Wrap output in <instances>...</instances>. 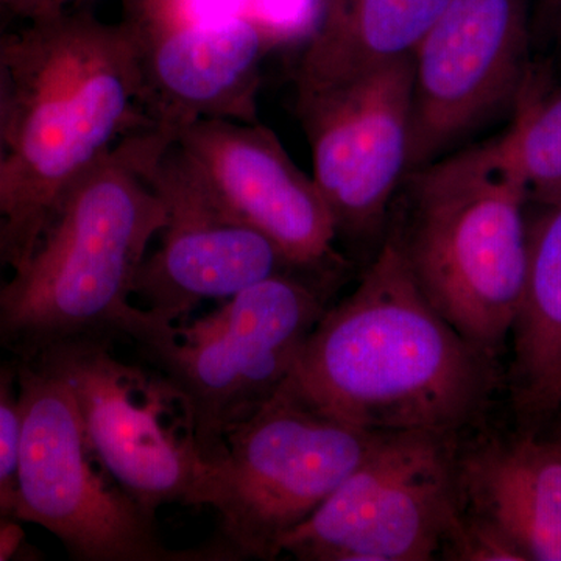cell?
I'll return each instance as SVG.
<instances>
[{"label":"cell","mask_w":561,"mask_h":561,"mask_svg":"<svg viewBox=\"0 0 561 561\" xmlns=\"http://www.w3.org/2000/svg\"><path fill=\"white\" fill-rule=\"evenodd\" d=\"M151 127L176 135L202 119L260 122L256 94L283 28L247 13L205 16L195 0H122Z\"/></svg>","instance_id":"obj_11"},{"label":"cell","mask_w":561,"mask_h":561,"mask_svg":"<svg viewBox=\"0 0 561 561\" xmlns=\"http://www.w3.org/2000/svg\"><path fill=\"white\" fill-rule=\"evenodd\" d=\"M552 79L551 70L534 62L505 131L529 203L538 206L561 198V83Z\"/></svg>","instance_id":"obj_18"},{"label":"cell","mask_w":561,"mask_h":561,"mask_svg":"<svg viewBox=\"0 0 561 561\" xmlns=\"http://www.w3.org/2000/svg\"><path fill=\"white\" fill-rule=\"evenodd\" d=\"M16 360L18 519L50 531L70 559L79 561L232 559L221 545L186 551L165 548L154 515L125 493L92 451L61 373L44 354Z\"/></svg>","instance_id":"obj_6"},{"label":"cell","mask_w":561,"mask_h":561,"mask_svg":"<svg viewBox=\"0 0 561 561\" xmlns=\"http://www.w3.org/2000/svg\"><path fill=\"white\" fill-rule=\"evenodd\" d=\"M531 68V0H449L413 51L409 172L515 113Z\"/></svg>","instance_id":"obj_10"},{"label":"cell","mask_w":561,"mask_h":561,"mask_svg":"<svg viewBox=\"0 0 561 561\" xmlns=\"http://www.w3.org/2000/svg\"><path fill=\"white\" fill-rule=\"evenodd\" d=\"M526 183L505 131L409 172L389 232L431 305L497 356L527 279ZM391 216V214H390Z\"/></svg>","instance_id":"obj_4"},{"label":"cell","mask_w":561,"mask_h":561,"mask_svg":"<svg viewBox=\"0 0 561 561\" xmlns=\"http://www.w3.org/2000/svg\"><path fill=\"white\" fill-rule=\"evenodd\" d=\"M381 435L323 415L283 382L228 427L224 456L210 465L220 545L232 559H276L284 535L328 500Z\"/></svg>","instance_id":"obj_7"},{"label":"cell","mask_w":561,"mask_h":561,"mask_svg":"<svg viewBox=\"0 0 561 561\" xmlns=\"http://www.w3.org/2000/svg\"><path fill=\"white\" fill-rule=\"evenodd\" d=\"M113 342L77 339L36 354L61 373L92 451L140 507L151 515L168 504L209 507L213 467L190 398L153 365L121 359Z\"/></svg>","instance_id":"obj_8"},{"label":"cell","mask_w":561,"mask_h":561,"mask_svg":"<svg viewBox=\"0 0 561 561\" xmlns=\"http://www.w3.org/2000/svg\"><path fill=\"white\" fill-rule=\"evenodd\" d=\"M7 16H10L9 0H0V25H5L3 21Z\"/></svg>","instance_id":"obj_27"},{"label":"cell","mask_w":561,"mask_h":561,"mask_svg":"<svg viewBox=\"0 0 561 561\" xmlns=\"http://www.w3.org/2000/svg\"><path fill=\"white\" fill-rule=\"evenodd\" d=\"M449 0H323L295 92L348 83L416 50Z\"/></svg>","instance_id":"obj_16"},{"label":"cell","mask_w":561,"mask_h":561,"mask_svg":"<svg viewBox=\"0 0 561 561\" xmlns=\"http://www.w3.org/2000/svg\"><path fill=\"white\" fill-rule=\"evenodd\" d=\"M171 140L140 128L66 187L0 295V351L24 359L77 339L125 337L139 309L136 273L165 224L149 165Z\"/></svg>","instance_id":"obj_2"},{"label":"cell","mask_w":561,"mask_h":561,"mask_svg":"<svg viewBox=\"0 0 561 561\" xmlns=\"http://www.w3.org/2000/svg\"><path fill=\"white\" fill-rule=\"evenodd\" d=\"M16 516H0V561L16 559L25 548L24 526Z\"/></svg>","instance_id":"obj_24"},{"label":"cell","mask_w":561,"mask_h":561,"mask_svg":"<svg viewBox=\"0 0 561 561\" xmlns=\"http://www.w3.org/2000/svg\"><path fill=\"white\" fill-rule=\"evenodd\" d=\"M527 225V279L515 334L516 408L537 420L561 371V198Z\"/></svg>","instance_id":"obj_17"},{"label":"cell","mask_w":561,"mask_h":561,"mask_svg":"<svg viewBox=\"0 0 561 561\" xmlns=\"http://www.w3.org/2000/svg\"><path fill=\"white\" fill-rule=\"evenodd\" d=\"M5 50L7 154L21 186L18 265L66 187L125 136L150 124L138 55L124 22L69 9L7 28Z\"/></svg>","instance_id":"obj_3"},{"label":"cell","mask_w":561,"mask_h":561,"mask_svg":"<svg viewBox=\"0 0 561 561\" xmlns=\"http://www.w3.org/2000/svg\"><path fill=\"white\" fill-rule=\"evenodd\" d=\"M21 210V186L9 154L0 151V224H9L16 241Z\"/></svg>","instance_id":"obj_21"},{"label":"cell","mask_w":561,"mask_h":561,"mask_svg":"<svg viewBox=\"0 0 561 561\" xmlns=\"http://www.w3.org/2000/svg\"><path fill=\"white\" fill-rule=\"evenodd\" d=\"M552 438H553V440L559 442L561 445V435H556V437H552Z\"/></svg>","instance_id":"obj_28"},{"label":"cell","mask_w":561,"mask_h":561,"mask_svg":"<svg viewBox=\"0 0 561 561\" xmlns=\"http://www.w3.org/2000/svg\"><path fill=\"white\" fill-rule=\"evenodd\" d=\"M546 419H559L561 426V371L557 376L556 382H553L552 389L549 391L548 398H546L545 404H542L537 416V420ZM556 435H561V431L557 432Z\"/></svg>","instance_id":"obj_26"},{"label":"cell","mask_w":561,"mask_h":561,"mask_svg":"<svg viewBox=\"0 0 561 561\" xmlns=\"http://www.w3.org/2000/svg\"><path fill=\"white\" fill-rule=\"evenodd\" d=\"M18 261V247L9 224H0V295Z\"/></svg>","instance_id":"obj_25"},{"label":"cell","mask_w":561,"mask_h":561,"mask_svg":"<svg viewBox=\"0 0 561 561\" xmlns=\"http://www.w3.org/2000/svg\"><path fill=\"white\" fill-rule=\"evenodd\" d=\"M460 513L453 437L389 432L284 535L279 553L301 561H427L445 548Z\"/></svg>","instance_id":"obj_9"},{"label":"cell","mask_w":561,"mask_h":561,"mask_svg":"<svg viewBox=\"0 0 561 561\" xmlns=\"http://www.w3.org/2000/svg\"><path fill=\"white\" fill-rule=\"evenodd\" d=\"M324 278L283 272L239 291L191 323L138 309L125 339L190 398L203 457L224 456L234 421L271 400L327 309Z\"/></svg>","instance_id":"obj_5"},{"label":"cell","mask_w":561,"mask_h":561,"mask_svg":"<svg viewBox=\"0 0 561 561\" xmlns=\"http://www.w3.org/2000/svg\"><path fill=\"white\" fill-rule=\"evenodd\" d=\"M534 61L549 70L561 62V0H531Z\"/></svg>","instance_id":"obj_20"},{"label":"cell","mask_w":561,"mask_h":561,"mask_svg":"<svg viewBox=\"0 0 561 561\" xmlns=\"http://www.w3.org/2000/svg\"><path fill=\"white\" fill-rule=\"evenodd\" d=\"M460 502L523 560L561 561V445L524 435L457 459Z\"/></svg>","instance_id":"obj_15"},{"label":"cell","mask_w":561,"mask_h":561,"mask_svg":"<svg viewBox=\"0 0 561 561\" xmlns=\"http://www.w3.org/2000/svg\"><path fill=\"white\" fill-rule=\"evenodd\" d=\"M5 25H0V151L7 153L11 116V73L5 50Z\"/></svg>","instance_id":"obj_22"},{"label":"cell","mask_w":561,"mask_h":561,"mask_svg":"<svg viewBox=\"0 0 561 561\" xmlns=\"http://www.w3.org/2000/svg\"><path fill=\"white\" fill-rule=\"evenodd\" d=\"M494 359L431 305L387 234L356 289L321 313L284 383L356 430L454 437L485 408Z\"/></svg>","instance_id":"obj_1"},{"label":"cell","mask_w":561,"mask_h":561,"mask_svg":"<svg viewBox=\"0 0 561 561\" xmlns=\"http://www.w3.org/2000/svg\"><path fill=\"white\" fill-rule=\"evenodd\" d=\"M21 440L18 360L0 359V516L16 512V474Z\"/></svg>","instance_id":"obj_19"},{"label":"cell","mask_w":561,"mask_h":561,"mask_svg":"<svg viewBox=\"0 0 561 561\" xmlns=\"http://www.w3.org/2000/svg\"><path fill=\"white\" fill-rule=\"evenodd\" d=\"M165 209L157 249L133 284L151 319L179 323L208 300H228L283 272H298L261 232L234 219L175 140L149 165Z\"/></svg>","instance_id":"obj_13"},{"label":"cell","mask_w":561,"mask_h":561,"mask_svg":"<svg viewBox=\"0 0 561 561\" xmlns=\"http://www.w3.org/2000/svg\"><path fill=\"white\" fill-rule=\"evenodd\" d=\"M175 142L224 208L275 243L295 271L327 278L339 268L331 210L275 133L261 122L202 119Z\"/></svg>","instance_id":"obj_14"},{"label":"cell","mask_w":561,"mask_h":561,"mask_svg":"<svg viewBox=\"0 0 561 561\" xmlns=\"http://www.w3.org/2000/svg\"><path fill=\"white\" fill-rule=\"evenodd\" d=\"M412 84L409 55L339 87L295 92L337 238L379 239L389 225L409 172Z\"/></svg>","instance_id":"obj_12"},{"label":"cell","mask_w":561,"mask_h":561,"mask_svg":"<svg viewBox=\"0 0 561 561\" xmlns=\"http://www.w3.org/2000/svg\"><path fill=\"white\" fill-rule=\"evenodd\" d=\"M80 0H9L10 16L28 21L73 9Z\"/></svg>","instance_id":"obj_23"}]
</instances>
